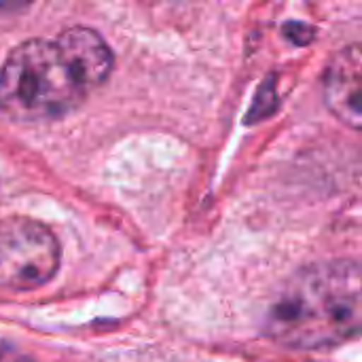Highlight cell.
<instances>
[{
	"label": "cell",
	"instance_id": "cell-1",
	"mask_svg": "<svg viewBox=\"0 0 362 362\" xmlns=\"http://www.w3.org/2000/svg\"><path fill=\"white\" fill-rule=\"evenodd\" d=\"M112 51L91 28L17 45L0 68V112L17 123H42L78 108L112 72Z\"/></svg>",
	"mask_w": 362,
	"mask_h": 362
},
{
	"label": "cell",
	"instance_id": "cell-2",
	"mask_svg": "<svg viewBox=\"0 0 362 362\" xmlns=\"http://www.w3.org/2000/svg\"><path fill=\"white\" fill-rule=\"evenodd\" d=\"M361 322L358 263L325 261L284 284L269 308L265 333L291 350H325L356 337Z\"/></svg>",
	"mask_w": 362,
	"mask_h": 362
},
{
	"label": "cell",
	"instance_id": "cell-3",
	"mask_svg": "<svg viewBox=\"0 0 362 362\" xmlns=\"http://www.w3.org/2000/svg\"><path fill=\"white\" fill-rule=\"evenodd\" d=\"M59 269L57 238L38 221H0V288L34 291L53 280Z\"/></svg>",
	"mask_w": 362,
	"mask_h": 362
},
{
	"label": "cell",
	"instance_id": "cell-4",
	"mask_svg": "<svg viewBox=\"0 0 362 362\" xmlns=\"http://www.w3.org/2000/svg\"><path fill=\"white\" fill-rule=\"evenodd\" d=\"M325 102L329 110L348 127L362 125V51L361 45H350L333 55L327 64L322 81Z\"/></svg>",
	"mask_w": 362,
	"mask_h": 362
},
{
	"label": "cell",
	"instance_id": "cell-5",
	"mask_svg": "<svg viewBox=\"0 0 362 362\" xmlns=\"http://www.w3.org/2000/svg\"><path fill=\"white\" fill-rule=\"evenodd\" d=\"M278 108V93H276V85H274V76H267L265 83L259 87L255 102L248 110V119L246 123H255L261 119H267L269 115H274Z\"/></svg>",
	"mask_w": 362,
	"mask_h": 362
},
{
	"label": "cell",
	"instance_id": "cell-6",
	"mask_svg": "<svg viewBox=\"0 0 362 362\" xmlns=\"http://www.w3.org/2000/svg\"><path fill=\"white\" fill-rule=\"evenodd\" d=\"M284 36L295 45H308L314 40V28L303 21H288L284 25Z\"/></svg>",
	"mask_w": 362,
	"mask_h": 362
},
{
	"label": "cell",
	"instance_id": "cell-7",
	"mask_svg": "<svg viewBox=\"0 0 362 362\" xmlns=\"http://www.w3.org/2000/svg\"><path fill=\"white\" fill-rule=\"evenodd\" d=\"M0 362H34L32 358L6 348V346H0Z\"/></svg>",
	"mask_w": 362,
	"mask_h": 362
}]
</instances>
